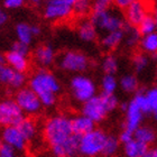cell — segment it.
Masks as SVG:
<instances>
[{"label":"cell","instance_id":"obj_1","mask_svg":"<svg viewBox=\"0 0 157 157\" xmlns=\"http://www.w3.org/2000/svg\"><path fill=\"white\" fill-rule=\"evenodd\" d=\"M44 139L56 157H73L78 153L80 136L74 134L72 119L63 115L48 118L43 128Z\"/></svg>","mask_w":157,"mask_h":157},{"label":"cell","instance_id":"obj_39","mask_svg":"<svg viewBox=\"0 0 157 157\" xmlns=\"http://www.w3.org/2000/svg\"><path fill=\"white\" fill-rule=\"evenodd\" d=\"M135 0H113V3H115V6L119 9H126L128 7L130 6L131 3L134 2Z\"/></svg>","mask_w":157,"mask_h":157},{"label":"cell","instance_id":"obj_30","mask_svg":"<svg viewBox=\"0 0 157 157\" xmlns=\"http://www.w3.org/2000/svg\"><path fill=\"white\" fill-rule=\"evenodd\" d=\"M137 28H138V30H139V33H140L141 36L151 34V33H154V32H157L154 16L151 15V13H148L147 16L141 20V23L138 25Z\"/></svg>","mask_w":157,"mask_h":157},{"label":"cell","instance_id":"obj_17","mask_svg":"<svg viewBox=\"0 0 157 157\" xmlns=\"http://www.w3.org/2000/svg\"><path fill=\"white\" fill-rule=\"evenodd\" d=\"M5 57H6L7 65L18 72L25 73L29 69V59H28V55L26 54L17 52L15 49H10L5 55Z\"/></svg>","mask_w":157,"mask_h":157},{"label":"cell","instance_id":"obj_9","mask_svg":"<svg viewBox=\"0 0 157 157\" xmlns=\"http://www.w3.org/2000/svg\"><path fill=\"white\" fill-rule=\"evenodd\" d=\"M24 115L15 100L5 99L0 101V128L18 126L25 118Z\"/></svg>","mask_w":157,"mask_h":157},{"label":"cell","instance_id":"obj_42","mask_svg":"<svg viewBox=\"0 0 157 157\" xmlns=\"http://www.w3.org/2000/svg\"><path fill=\"white\" fill-rule=\"evenodd\" d=\"M6 64H7V63H6V57H5V55L0 54V69H1V67H3Z\"/></svg>","mask_w":157,"mask_h":157},{"label":"cell","instance_id":"obj_29","mask_svg":"<svg viewBox=\"0 0 157 157\" xmlns=\"http://www.w3.org/2000/svg\"><path fill=\"white\" fill-rule=\"evenodd\" d=\"M119 86V82L115 74H105L101 80V90L105 94H115Z\"/></svg>","mask_w":157,"mask_h":157},{"label":"cell","instance_id":"obj_14","mask_svg":"<svg viewBox=\"0 0 157 157\" xmlns=\"http://www.w3.org/2000/svg\"><path fill=\"white\" fill-rule=\"evenodd\" d=\"M124 10V19L128 25L134 27H138L141 20L148 15V6L146 0H135Z\"/></svg>","mask_w":157,"mask_h":157},{"label":"cell","instance_id":"obj_11","mask_svg":"<svg viewBox=\"0 0 157 157\" xmlns=\"http://www.w3.org/2000/svg\"><path fill=\"white\" fill-rule=\"evenodd\" d=\"M124 129L135 131L138 127H140L145 117V112L141 109L134 98L130 101L124 105Z\"/></svg>","mask_w":157,"mask_h":157},{"label":"cell","instance_id":"obj_8","mask_svg":"<svg viewBox=\"0 0 157 157\" xmlns=\"http://www.w3.org/2000/svg\"><path fill=\"white\" fill-rule=\"evenodd\" d=\"M90 65V59L84 53L78 51H66L59 56V66L66 72L80 73L84 72Z\"/></svg>","mask_w":157,"mask_h":157},{"label":"cell","instance_id":"obj_44","mask_svg":"<svg viewBox=\"0 0 157 157\" xmlns=\"http://www.w3.org/2000/svg\"><path fill=\"white\" fill-rule=\"evenodd\" d=\"M29 1L32 3H39L40 1H42V0H29Z\"/></svg>","mask_w":157,"mask_h":157},{"label":"cell","instance_id":"obj_25","mask_svg":"<svg viewBox=\"0 0 157 157\" xmlns=\"http://www.w3.org/2000/svg\"><path fill=\"white\" fill-rule=\"evenodd\" d=\"M15 33L18 42H21L26 45H30V43L34 38V32H33V25H29L27 23H19L17 24L15 28Z\"/></svg>","mask_w":157,"mask_h":157},{"label":"cell","instance_id":"obj_46","mask_svg":"<svg viewBox=\"0 0 157 157\" xmlns=\"http://www.w3.org/2000/svg\"><path fill=\"white\" fill-rule=\"evenodd\" d=\"M156 78H157V67H156Z\"/></svg>","mask_w":157,"mask_h":157},{"label":"cell","instance_id":"obj_16","mask_svg":"<svg viewBox=\"0 0 157 157\" xmlns=\"http://www.w3.org/2000/svg\"><path fill=\"white\" fill-rule=\"evenodd\" d=\"M34 59H35L37 65H39L43 69L48 67V66H51L53 63L55 62V51H54L52 46L47 45V44L39 45L35 49V52H34Z\"/></svg>","mask_w":157,"mask_h":157},{"label":"cell","instance_id":"obj_32","mask_svg":"<svg viewBox=\"0 0 157 157\" xmlns=\"http://www.w3.org/2000/svg\"><path fill=\"white\" fill-rule=\"evenodd\" d=\"M102 71L105 74H116L119 69V62L115 55H107L101 63Z\"/></svg>","mask_w":157,"mask_h":157},{"label":"cell","instance_id":"obj_2","mask_svg":"<svg viewBox=\"0 0 157 157\" xmlns=\"http://www.w3.org/2000/svg\"><path fill=\"white\" fill-rule=\"evenodd\" d=\"M29 88L42 102L43 107L51 108L57 101V94L61 91L59 78L47 70H38L29 78Z\"/></svg>","mask_w":157,"mask_h":157},{"label":"cell","instance_id":"obj_3","mask_svg":"<svg viewBox=\"0 0 157 157\" xmlns=\"http://www.w3.org/2000/svg\"><path fill=\"white\" fill-rule=\"evenodd\" d=\"M119 101L115 94L94 95L93 98L83 103L82 113L93 120L95 124L105 120V117L118 108Z\"/></svg>","mask_w":157,"mask_h":157},{"label":"cell","instance_id":"obj_21","mask_svg":"<svg viewBox=\"0 0 157 157\" xmlns=\"http://www.w3.org/2000/svg\"><path fill=\"white\" fill-rule=\"evenodd\" d=\"M124 30L119 29L115 32H109L105 33V35L101 38V46L105 51H112V49L117 48L121 43L124 42Z\"/></svg>","mask_w":157,"mask_h":157},{"label":"cell","instance_id":"obj_24","mask_svg":"<svg viewBox=\"0 0 157 157\" xmlns=\"http://www.w3.org/2000/svg\"><path fill=\"white\" fill-rule=\"evenodd\" d=\"M134 137L136 139H138L139 141H141V143L146 144L147 146H149V145L155 143L157 135H156V131L151 127H149V126H143L141 124L140 127H138L134 131Z\"/></svg>","mask_w":157,"mask_h":157},{"label":"cell","instance_id":"obj_28","mask_svg":"<svg viewBox=\"0 0 157 157\" xmlns=\"http://www.w3.org/2000/svg\"><path fill=\"white\" fill-rule=\"evenodd\" d=\"M151 59L146 53H136L132 56L131 59V64H132V69L136 73H143L146 71L148 66H149Z\"/></svg>","mask_w":157,"mask_h":157},{"label":"cell","instance_id":"obj_20","mask_svg":"<svg viewBox=\"0 0 157 157\" xmlns=\"http://www.w3.org/2000/svg\"><path fill=\"white\" fill-rule=\"evenodd\" d=\"M18 127L26 138L27 143H35L38 140V127L35 120H33L32 118H24L23 121L18 124Z\"/></svg>","mask_w":157,"mask_h":157},{"label":"cell","instance_id":"obj_40","mask_svg":"<svg viewBox=\"0 0 157 157\" xmlns=\"http://www.w3.org/2000/svg\"><path fill=\"white\" fill-rule=\"evenodd\" d=\"M7 19H8V16H7V13L3 11V9L0 7V28L6 24Z\"/></svg>","mask_w":157,"mask_h":157},{"label":"cell","instance_id":"obj_10","mask_svg":"<svg viewBox=\"0 0 157 157\" xmlns=\"http://www.w3.org/2000/svg\"><path fill=\"white\" fill-rule=\"evenodd\" d=\"M15 101L19 105V108L23 110L24 113L29 116L37 115L43 108V105L39 100L38 95L30 88L18 89V91L15 95Z\"/></svg>","mask_w":157,"mask_h":157},{"label":"cell","instance_id":"obj_36","mask_svg":"<svg viewBox=\"0 0 157 157\" xmlns=\"http://www.w3.org/2000/svg\"><path fill=\"white\" fill-rule=\"evenodd\" d=\"M25 3V0H3V6L7 9H17Z\"/></svg>","mask_w":157,"mask_h":157},{"label":"cell","instance_id":"obj_6","mask_svg":"<svg viewBox=\"0 0 157 157\" xmlns=\"http://www.w3.org/2000/svg\"><path fill=\"white\" fill-rule=\"evenodd\" d=\"M91 21L94 24L97 29L101 30L103 33L124 29L126 26L124 18L118 13L110 9L103 10V11H93Z\"/></svg>","mask_w":157,"mask_h":157},{"label":"cell","instance_id":"obj_38","mask_svg":"<svg viewBox=\"0 0 157 157\" xmlns=\"http://www.w3.org/2000/svg\"><path fill=\"white\" fill-rule=\"evenodd\" d=\"M11 49H15V51H17V52L28 55V53H29V45H26V44H24V43L17 40V42L13 45Z\"/></svg>","mask_w":157,"mask_h":157},{"label":"cell","instance_id":"obj_26","mask_svg":"<svg viewBox=\"0 0 157 157\" xmlns=\"http://www.w3.org/2000/svg\"><path fill=\"white\" fill-rule=\"evenodd\" d=\"M119 86L124 93H136L138 91V86H139V81L138 78L135 74L128 73L121 76L120 81H119Z\"/></svg>","mask_w":157,"mask_h":157},{"label":"cell","instance_id":"obj_33","mask_svg":"<svg viewBox=\"0 0 157 157\" xmlns=\"http://www.w3.org/2000/svg\"><path fill=\"white\" fill-rule=\"evenodd\" d=\"M92 9V0H76L73 6V13L85 16Z\"/></svg>","mask_w":157,"mask_h":157},{"label":"cell","instance_id":"obj_34","mask_svg":"<svg viewBox=\"0 0 157 157\" xmlns=\"http://www.w3.org/2000/svg\"><path fill=\"white\" fill-rule=\"evenodd\" d=\"M113 0H92V10L93 11H103L110 9Z\"/></svg>","mask_w":157,"mask_h":157},{"label":"cell","instance_id":"obj_22","mask_svg":"<svg viewBox=\"0 0 157 157\" xmlns=\"http://www.w3.org/2000/svg\"><path fill=\"white\" fill-rule=\"evenodd\" d=\"M95 122L91 120L89 117L85 115H80L76 116L72 119V128L74 134L78 136H82V135L86 134L89 131H91L92 129H94Z\"/></svg>","mask_w":157,"mask_h":157},{"label":"cell","instance_id":"obj_19","mask_svg":"<svg viewBox=\"0 0 157 157\" xmlns=\"http://www.w3.org/2000/svg\"><path fill=\"white\" fill-rule=\"evenodd\" d=\"M78 37L83 42L90 43L97 39L98 29L94 26V24L91 21V19H83L78 23Z\"/></svg>","mask_w":157,"mask_h":157},{"label":"cell","instance_id":"obj_18","mask_svg":"<svg viewBox=\"0 0 157 157\" xmlns=\"http://www.w3.org/2000/svg\"><path fill=\"white\" fill-rule=\"evenodd\" d=\"M149 146L134 138L128 143L122 144L124 157H144Z\"/></svg>","mask_w":157,"mask_h":157},{"label":"cell","instance_id":"obj_12","mask_svg":"<svg viewBox=\"0 0 157 157\" xmlns=\"http://www.w3.org/2000/svg\"><path fill=\"white\" fill-rule=\"evenodd\" d=\"M134 99L139 103L145 115L153 116L155 120H157V85L147 89L144 92L137 91Z\"/></svg>","mask_w":157,"mask_h":157},{"label":"cell","instance_id":"obj_45","mask_svg":"<svg viewBox=\"0 0 157 157\" xmlns=\"http://www.w3.org/2000/svg\"><path fill=\"white\" fill-rule=\"evenodd\" d=\"M1 143H2V141H1V137H0V145H1Z\"/></svg>","mask_w":157,"mask_h":157},{"label":"cell","instance_id":"obj_13","mask_svg":"<svg viewBox=\"0 0 157 157\" xmlns=\"http://www.w3.org/2000/svg\"><path fill=\"white\" fill-rule=\"evenodd\" d=\"M1 141L3 144H7L15 148L17 151H23L26 149L27 143L26 138L20 131L18 126H10V127L2 128V130L0 132Z\"/></svg>","mask_w":157,"mask_h":157},{"label":"cell","instance_id":"obj_23","mask_svg":"<svg viewBox=\"0 0 157 157\" xmlns=\"http://www.w3.org/2000/svg\"><path fill=\"white\" fill-rule=\"evenodd\" d=\"M141 51L146 53L147 55H151V57H157V32H154L148 35L141 36L139 42Z\"/></svg>","mask_w":157,"mask_h":157},{"label":"cell","instance_id":"obj_7","mask_svg":"<svg viewBox=\"0 0 157 157\" xmlns=\"http://www.w3.org/2000/svg\"><path fill=\"white\" fill-rule=\"evenodd\" d=\"M76 0H46L43 15L49 21H61L71 17Z\"/></svg>","mask_w":157,"mask_h":157},{"label":"cell","instance_id":"obj_35","mask_svg":"<svg viewBox=\"0 0 157 157\" xmlns=\"http://www.w3.org/2000/svg\"><path fill=\"white\" fill-rule=\"evenodd\" d=\"M0 157H18L17 151L7 144L1 143L0 145Z\"/></svg>","mask_w":157,"mask_h":157},{"label":"cell","instance_id":"obj_5","mask_svg":"<svg viewBox=\"0 0 157 157\" xmlns=\"http://www.w3.org/2000/svg\"><path fill=\"white\" fill-rule=\"evenodd\" d=\"M70 90L73 99L84 103L97 95V85L91 78L84 74H76L70 81Z\"/></svg>","mask_w":157,"mask_h":157},{"label":"cell","instance_id":"obj_41","mask_svg":"<svg viewBox=\"0 0 157 157\" xmlns=\"http://www.w3.org/2000/svg\"><path fill=\"white\" fill-rule=\"evenodd\" d=\"M144 157H157V147L148 148Z\"/></svg>","mask_w":157,"mask_h":157},{"label":"cell","instance_id":"obj_27","mask_svg":"<svg viewBox=\"0 0 157 157\" xmlns=\"http://www.w3.org/2000/svg\"><path fill=\"white\" fill-rule=\"evenodd\" d=\"M124 44H126L128 47H135L136 45L139 44L141 35H140V33H139V30H138L137 27L128 25V26H124Z\"/></svg>","mask_w":157,"mask_h":157},{"label":"cell","instance_id":"obj_4","mask_svg":"<svg viewBox=\"0 0 157 157\" xmlns=\"http://www.w3.org/2000/svg\"><path fill=\"white\" fill-rule=\"evenodd\" d=\"M109 135L105 130L94 128L91 131L80 136L78 140V153L83 157H95L102 155L105 144Z\"/></svg>","mask_w":157,"mask_h":157},{"label":"cell","instance_id":"obj_43","mask_svg":"<svg viewBox=\"0 0 157 157\" xmlns=\"http://www.w3.org/2000/svg\"><path fill=\"white\" fill-rule=\"evenodd\" d=\"M153 16H154V18H155V23H156V30H157V7L155 8L154 13H153Z\"/></svg>","mask_w":157,"mask_h":157},{"label":"cell","instance_id":"obj_37","mask_svg":"<svg viewBox=\"0 0 157 157\" xmlns=\"http://www.w3.org/2000/svg\"><path fill=\"white\" fill-rule=\"evenodd\" d=\"M134 131H130L128 129H124L121 131L120 135H119V140H120L121 144H124V143H128L129 140L134 139Z\"/></svg>","mask_w":157,"mask_h":157},{"label":"cell","instance_id":"obj_31","mask_svg":"<svg viewBox=\"0 0 157 157\" xmlns=\"http://www.w3.org/2000/svg\"><path fill=\"white\" fill-rule=\"evenodd\" d=\"M119 147H120L119 137H116V136H108L107 141H105V144L103 151H102V155L107 157L115 156L118 153V151H119Z\"/></svg>","mask_w":157,"mask_h":157},{"label":"cell","instance_id":"obj_15","mask_svg":"<svg viewBox=\"0 0 157 157\" xmlns=\"http://www.w3.org/2000/svg\"><path fill=\"white\" fill-rule=\"evenodd\" d=\"M26 82L25 73L18 72L13 67L6 65L0 69V83L13 89L23 88Z\"/></svg>","mask_w":157,"mask_h":157}]
</instances>
